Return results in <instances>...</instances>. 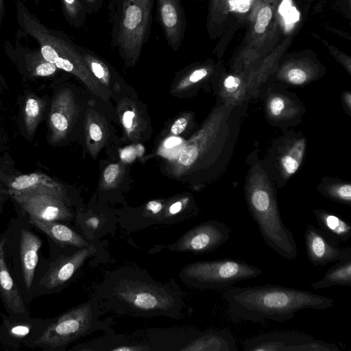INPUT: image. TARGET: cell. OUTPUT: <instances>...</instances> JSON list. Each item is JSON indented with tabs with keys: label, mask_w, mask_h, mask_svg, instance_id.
I'll return each instance as SVG.
<instances>
[{
	"label": "cell",
	"mask_w": 351,
	"mask_h": 351,
	"mask_svg": "<svg viewBox=\"0 0 351 351\" xmlns=\"http://www.w3.org/2000/svg\"><path fill=\"white\" fill-rule=\"evenodd\" d=\"M93 298L102 311L132 317L179 319L184 307L176 285L157 282L145 271L130 267L108 272Z\"/></svg>",
	"instance_id": "6da1fadb"
},
{
	"label": "cell",
	"mask_w": 351,
	"mask_h": 351,
	"mask_svg": "<svg viewBox=\"0 0 351 351\" xmlns=\"http://www.w3.org/2000/svg\"><path fill=\"white\" fill-rule=\"evenodd\" d=\"M222 297L232 315L253 322L263 320L282 322L293 319L301 310H324L334 305V300L330 298L274 285L230 287L222 293Z\"/></svg>",
	"instance_id": "7a4b0ae2"
},
{
	"label": "cell",
	"mask_w": 351,
	"mask_h": 351,
	"mask_svg": "<svg viewBox=\"0 0 351 351\" xmlns=\"http://www.w3.org/2000/svg\"><path fill=\"white\" fill-rule=\"evenodd\" d=\"M154 0H111V46L128 65L138 59L152 23Z\"/></svg>",
	"instance_id": "3957f363"
},
{
	"label": "cell",
	"mask_w": 351,
	"mask_h": 351,
	"mask_svg": "<svg viewBox=\"0 0 351 351\" xmlns=\"http://www.w3.org/2000/svg\"><path fill=\"white\" fill-rule=\"evenodd\" d=\"M16 12L20 28L37 41L39 51L46 60L84 82L94 80L83 60L80 46L64 34L43 25L29 11L22 0H16Z\"/></svg>",
	"instance_id": "277c9868"
},
{
	"label": "cell",
	"mask_w": 351,
	"mask_h": 351,
	"mask_svg": "<svg viewBox=\"0 0 351 351\" xmlns=\"http://www.w3.org/2000/svg\"><path fill=\"white\" fill-rule=\"evenodd\" d=\"M245 197L250 213L265 243L282 257L295 260V240L282 220L276 195L269 183L250 181Z\"/></svg>",
	"instance_id": "5b68a950"
},
{
	"label": "cell",
	"mask_w": 351,
	"mask_h": 351,
	"mask_svg": "<svg viewBox=\"0 0 351 351\" xmlns=\"http://www.w3.org/2000/svg\"><path fill=\"white\" fill-rule=\"evenodd\" d=\"M282 0H254L249 15V29L235 60L237 69H245L269 53L280 34L278 10Z\"/></svg>",
	"instance_id": "8992f818"
},
{
	"label": "cell",
	"mask_w": 351,
	"mask_h": 351,
	"mask_svg": "<svg viewBox=\"0 0 351 351\" xmlns=\"http://www.w3.org/2000/svg\"><path fill=\"white\" fill-rule=\"evenodd\" d=\"M103 311L93 298L60 316L34 341L51 349L61 348L99 330H107L110 322L100 319Z\"/></svg>",
	"instance_id": "52a82bcc"
},
{
	"label": "cell",
	"mask_w": 351,
	"mask_h": 351,
	"mask_svg": "<svg viewBox=\"0 0 351 351\" xmlns=\"http://www.w3.org/2000/svg\"><path fill=\"white\" fill-rule=\"evenodd\" d=\"M263 271L247 263L232 258L199 261L184 266L179 274L186 286L199 289H227L237 282L256 278Z\"/></svg>",
	"instance_id": "ba28073f"
},
{
	"label": "cell",
	"mask_w": 351,
	"mask_h": 351,
	"mask_svg": "<svg viewBox=\"0 0 351 351\" xmlns=\"http://www.w3.org/2000/svg\"><path fill=\"white\" fill-rule=\"evenodd\" d=\"M11 197L29 217L51 221H66L73 214L66 205L60 187L41 186Z\"/></svg>",
	"instance_id": "9c48e42d"
},
{
	"label": "cell",
	"mask_w": 351,
	"mask_h": 351,
	"mask_svg": "<svg viewBox=\"0 0 351 351\" xmlns=\"http://www.w3.org/2000/svg\"><path fill=\"white\" fill-rule=\"evenodd\" d=\"M245 351H340L335 343L297 331H276L246 339Z\"/></svg>",
	"instance_id": "30bf717a"
},
{
	"label": "cell",
	"mask_w": 351,
	"mask_h": 351,
	"mask_svg": "<svg viewBox=\"0 0 351 351\" xmlns=\"http://www.w3.org/2000/svg\"><path fill=\"white\" fill-rule=\"evenodd\" d=\"M230 232L226 223L211 219L190 229L167 248L173 252L195 254L209 253L226 243Z\"/></svg>",
	"instance_id": "8fae6325"
},
{
	"label": "cell",
	"mask_w": 351,
	"mask_h": 351,
	"mask_svg": "<svg viewBox=\"0 0 351 351\" xmlns=\"http://www.w3.org/2000/svg\"><path fill=\"white\" fill-rule=\"evenodd\" d=\"M304 242L308 260L313 266H324L351 258V247H341L339 242L310 223L306 226Z\"/></svg>",
	"instance_id": "7c38bea8"
},
{
	"label": "cell",
	"mask_w": 351,
	"mask_h": 351,
	"mask_svg": "<svg viewBox=\"0 0 351 351\" xmlns=\"http://www.w3.org/2000/svg\"><path fill=\"white\" fill-rule=\"evenodd\" d=\"M97 251L96 243L89 247L75 249L67 255H62L53 262L43 275L40 285L53 289L65 285L93 257Z\"/></svg>",
	"instance_id": "4fadbf2b"
},
{
	"label": "cell",
	"mask_w": 351,
	"mask_h": 351,
	"mask_svg": "<svg viewBox=\"0 0 351 351\" xmlns=\"http://www.w3.org/2000/svg\"><path fill=\"white\" fill-rule=\"evenodd\" d=\"M157 14L167 45L178 50L184 38L186 21L181 0H157Z\"/></svg>",
	"instance_id": "5bb4252c"
},
{
	"label": "cell",
	"mask_w": 351,
	"mask_h": 351,
	"mask_svg": "<svg viewBox=\"0 0 351 351\" xmlns=\"http://www.w3.org/2000/svg\"><path fill=\"white\" fill-rule=\"evenodd\" d=\"M180 351H236L237 341L227 329L192 331L187 343Z\"/></svg>",
	"instance_id": "9a60e30c"
},
{
	"label": "cell",
	"mask_w": 351,
	"mask_h": 351,
	"mask_svg": "<svg viewBox=\"0 0 351 351\" xmlns=\"http://www.w3.org/2000/svg\"><path fill=\"white\" fill-rule=\"evenodd\" d=\"M29 222L62 246L82 248L96 243L88 241L68 226L56 221H45L29 217Z\"/></svg>",
	"instance_id": "2e32d148"
},
{
	"label": "cell",
	"mask_w": 351,
	"mask_h": 351,
	"mask_svg": "<svg viewBox=\"0 0 351 351\" xmlns=\"http://www.w3.org/2000/svg\"><path fill=\"white\" fill-rule=\"evenodd\" d=\"M71 99L66 91L59 93L53 99L48 118L50 141L56 143L66 134L70 124Z\"/></svg>",
	"instance_id": "e0dca14e"
},
{
	"label": "cell",
	"mask_w": 351,
	"mask_h": 351,
	"mask_svg": "<svg viewBox=\"0 0 351 351\" xmlns=\"http://www.w3.org/2000/svg\"><path fill=\"white\" fill-rule=\"evenodd\" d=\"M42 241L32 232L22 229L20 237V256L23 276L27 289L32 286L38 263V252Z\"/></svg>",
	"instance_id": "ac0fdd59"
},
{
	"label": "cell",
	"mask_w": 351,
	"mask_h": 351,
	"mask_svg": "<svg viewBox=\"0 0 351 351\" xmlns=\"http://www.w3.org/2000/svg\"><path fill=\"white\" fill-rule=\"evenodd\" d=\"M5 239L0 240V292L6 305L15 313H25V308L8 269L4 253Z\"/></svg>",
	"instance_id": "d6986e66"
},
{
	"label": "cell",
	"mask_w": 351,
	"mask_h": 351,
	"mask_svg": "<svg viewBox=\"0 0 351 351\" xmlns=\"http://www.w3.org/2000/svg\"><path fill=\"white\" fill-rule=\"evenodd\" d=\"M320 228L328 237L337 242H346L351 237V226L342 217L323 209L313 210Z\"/></svg>",
	"instance_id": "ffe728a7"
},
{
	"label": "cell",
	"mask_w": 351,
	"mask_h": 351,
	"mask_svg": "<svg viewBox=\"0 0 351 351\" xmlns=\"http://www.w3.org/2000/svg\"><path fill=\"white\" fill-rule=\"evenodd\" d=\"M334 286L351 287V258L335 262L322 278L310 284V287L314 289Z\"/></svg>",
	"instance_id": "44dd1931"
},
{
	"label": "cell",
	"mask_w": 351,
	"mask_h": 351,
	"mask_svg": "<svg viewBox=\"0 0 351 351\" xmlns=\"http://www.w3.org/2000/svg\"><path fill=\"white\" fill-rule=\"evenodd\" d=\"M41 186L60 187V185L45 173H31L10 180L8 184V193L12 195Z\"/></svg>",
	"instance_id": "7402d4cb"
},
{
	"label": "cell",
	"mask_w": 351,
	"mask_h": 351,
	"mask_svg": "<svg viewBox=\"0 0 351 351\" xmlns=\"http://www.w3.org/2000/svg\"><path fill=\"white\" fill-rule=\"evenodd\" d=\"M229 12V0H210L206 27L210 38H213L220 33Z\"/></svg>",
	"instance_id": "603a6c76"
},
{
	"label": "cell",
	"mask_w": 351,
	"mask_h": 351,
	"mask_svg": "<svg viewBox=\"0 0 351 351\" xmlns=\"http://www.w3.org/2000/svg\"><path fill=\"white\" fill-rule=\"evenodd\" d=\"M312 64L306 60H298L287 62L280 70V77L289 83L302 85L313 75Z\"/></svg>",
	"instance_id": "cb8c5ba5"
},
{
	"label": "cell",
	"mask_w": 351,
	"mask_h": 351,
	"mask_svg": "<svg viewBox=\"0 0 351 351\" xmlns=\"http://www.w3.org/2000/svg\"><path fill=\"white\" fill-rule=\"evenodd\" d=\"M46 101L32 95L27 97L23 110L24 125L29 136H33L42 119Z\"/></svg>",
	"instance_id": "d4e9b609"
},
{
	"label": "cell",
	"mask_w": 351,
	"mask_h": 351,
	"mask_svg": "<svg viewBox=\"0 0 351 351\" xmlns=\"http://www.w3.org/2000/svg\"><path fill=\"white\" fill-rule=\"evenodd\" d=\"M24 58L27 70L33 77H49L59 69L55 64L46 60L40 51L25 53Z\"/></svg>",
	"instance_id": "484cf974"
},
{
	"label": "cell",
	"mask_w": 351,
	"mask_h": 351,
	"mask_svg": "<svg viewBox=\"0 0 351 351\" xmlns=\"http://www.w3.org/2000/svg\"><path fill=\"white\" fill-rule=\"evenodd\" d=\"M305 146L304 139L297 141L281 158L282 167L288 176L295 173L300 167L304 156Z\"/></svg>",
	"instance_id": "4316f807"
},
{
	"label": "cell",
	"mask_w": 351,
	"mask_h": 351,
	"mask_svg": "<svg viewBox=\"0 0 351 351\" xmlns=\"http://www.w3.org/2000/svg\"><path fill=\"white\" fill-rule=\"evenodd\" d=\"M63 12L66 21L77 28L86 23V12L81 0H61Z\"/></svg>",
	"instance_id": "83f0119b"
},
{
	"label": "cell",
	"mask_w": 351,
	"mask_h": 351,
	"mask_svg": "<svg viewBox=\"0 0 351 351\" xmlns=\"http://www.w3.org/2000/svg\"><path fill=\"white\" fill-rule=\"evenodd\" d=\"M325 195L339 202L350 206L351 204V185L350 184H341L323 189Z\"/></svg>",
	"instance_id": "f1b7e54d"
},
{
	"label": "cell",
	"mask_w": 351,
	"mask_h": 351,
	"mask_svg": "<svg viewBox=\"0 0 351 351\" xmlns=\"http://www.w3.org/2000/svg\"><path fill=\"white\" fill-rule=\"evenodd\" d=\"M198 156L199 151L195 145H187L180 152L179 160L184 166H190L194 163Z\"/></svg>",
	"instance_id": "f546056e"
},
{
	"label": "cell",
	"mask_w": 351,
	"mask_h": 351,
	"mask_svg": "<svg viewBox=\"0 0 351 351\" xmlns=\"http://www.w3.org/2000/svg\"><path fill=\"white\" fill-rule=\"evenodd\" d=\"M285 107V100L280 97H274L269 101V110L273 117H277L280 116L284 112Z\"/></svg>",
	"instance_id": "4dcf8cb0"
},
{
	"label": "cell",
	"mask_w": 351,
	"mask_h": 351,
	"mask_svg": "<svg viewBox=\"0 0 351 351\" xmlns=\"http://www.w3.org/2000/svg\"><path fill=\"white\" fill-rule=\"evenodd\" d=\"M327 47L329 49L330 53L335 57V58L341 62L342 64L344 65L348 69V71H350V58L346 54L343 52L339 51L337 49L332 46L331 45L327 43L326 41L321 40Z\"/></svg>",
	"instance_id": "1f68e13d"
},
{
	"label": "cell",
	"mask_w": 351,
	"mask_h": 351,
	"mask_svg": "<svg viewBox=\"0 0 351 351\" xmlns=\"http://www.w3.org/2000/svg\"><path fill=\"white\" fill-rule=\"evenodd\" d=\"M163 208V205L161 202L156 200H152L149 202L146 206V210L150 214L149 219L158 220V215L160 214ZM158 224V221H157Z\"/></svg>",
	"instance_id": "d6a6232c"
},
{
	"label": "cell",
	"mask_w": 351,
	"mask_h": 351,
	"mask_svg": "<svg viewBox=\"0 0 351 351\" xmlns=\"http://www.w3.org/2000/svg\"><path fill=\"white\" fill-rule=\"evenodd\" d=\"M241 84V79L239 76L228 75L223 81V86L228 92L236 91Z\"/></svg>",
	"instance_id": "836d02e7"
},
{
	"label": "cell",
	"mask_w": 351,
	"mask_h": 351,
	"mask_svg": "<svg viewBox=\"0 0 351 351\" xmlns=\"http://www.w3.org/2000/svg\"><path fill=\"white\" fill-rule=\"evenodd\" d=\"M86 14L97 12L102 7L104 0H81Z\"/></svg>",
	"instance_id": "e575fe53"
},
{
	"label": "cell",
	"mask_w": 351,
	"mask_h": 351,
	"mask_svg": "<svg viewBox=\"0 0 351 351\" xmlns=\"http://www.w3.org/2000/svg\"><path fill=\"white\" fill-rule=\"evenodd\" d=\"M119 172V165L117 164H112L108 166L104 172V178L107 183H112L118 176Z\"/></svg>",
	"instance_id": "d590c367"
},
{
	"label": "cell",
	"mask_w": 351,
	"mask_h": 351,
	"mask_svg": "<svg viewBox=\"0 0 351 351\" xmlns=\"http://www.w3.org/2000/svg\"><path fill=\"white\" fill-rule=\"evenodd\" d=\"M30 330V327L26 325H16L10 328V334L16 337H23L26 336Z\"/></svg>",
	"instance_id": "8d00e7d4"
},
{
	"label": "cell",
	"mask_w": 351,
	"mask_h": 351,
	"mask_svg": "<svg viewBox=\"0 0 351 351\" xmlns=\"http://www.w3.org/2000/svg\"><path fill=\"white\" fill-rule=\"evenodd\" d=\"M186 125L187 121L185 118H179L172 125L171 132L173 135H179L185 130Z\"/></svg>",
	"instance_id": "74e56055"
},
{
	"label": "cell",
	"mask_w": 351,
	"mask_h": 351,
	"mask_svg": "<svg viewBox=\"0 0 351 351\" xmlns=\"http://www.w3.org/2000/svg\"><path fill=\"white\" fill-rule=\"evenodd\" d=\"M90 136L95 141H99L101 139L102 132L99 126L96 123H92L89 127Z\"/></svg>",
	"instance_id": "f35d334b"
},
{
	"label": "cell",
	"mask_w": 351,
	"mask_h": 351,
	"mask_svg": "<svg viewBox=\"0 0 351 351\" xmlns=\"http://www.w3.org/2000/svg\"><path fill=\"white\" fill-rule=\"evenodd\" d=\"M135 156V150L132 147H128L121 152V158L127 162L134 160Z\"/></svg>",
	"instance_id": "ab89813d"
},
{
	"label": "cell",
	"mask_w": 351,
	"mask_h": 351,
	"mask_svg": "<svg viewBox=\"0 0 351 351\" xmlns=\"http://www.w3.org/2000/svg\"><path fill=\"white\" fill-rule=\"evenodd\" d=\"M134 117V114L132 111H126L123 114V124L124 126L129 129L132 127V120Z\"/></svg>",
	"instance_id": "60d3db41"
},
{
	"label": "cell",
	"mask_w": 351,
	"mask_h": 351,
	"mask_svg": "<svg viewBox=\"0 0 351 351\" xmlns=\"http://www.w3.org/2000/svg\"><path fill=\"white\" fill-rule=\"evenodd\" d=\"M180 138L176 137L170 138L165 143V146L167 148H171L180 144Z\"/></svg>",
	"instance_id": "b9f144b4"
},
{
	"label": "cell",
	"mask_w": 351,
	"mask_h": 351,
	"mask_svg": "<svg viewBox=\"0 0 351 351\" xmlns=\"http://www.w3.org/2000/svg\"><path fill=\"white\" fill-rule=\"evenodd\" d=\"M4 10V0H0V26Z\"/></svg>",
	"instance_id": "7bdbcfd3"
},
{
	"label": "cell",
	"mask_w": 351,
	"mask_h": 351,
	"mask_svg": "<svg viewBox=\"0 0 351 351\" xmlns=\"http://www.w3.org/2000/svg\"><path fill=\"white\" fill-rule=\"evenodd\" d=\"M345 98H346V101L348 103V106L350 108V101H351L350 94L349 93H346Z\"/></svg>",
	"instance_id": "ee69618b"
},
{
	"label": "cell",
	"mask_w": 351,
	"mask_h": 351,
	"mask_svg": "<svg viewBox=\"0 0 351 351\" xmlns=\"http://www.w3.org/2000/svg\"><path fill=\"white\" fill-rule=\"evenodd\" d=\"M34 3L38 5L40 2V0H34Z\"/></svg>",
	"instance_id": "f6af8a7d"
},
{
	"label": "cell",
	"mask_w": 351,
	"mask_h": 351,
	"mask_svg": "<svg viewBox=\"0 0 351 351\" xmlns=\"http://www.w3.org/2000/svg\"><path fill=\"white\" fill-rule=\"evenodd\" d=\"M104 1H106V0H104Z\"/></svg>",
	"instance_id": "bcb514c9"
}]
</instances>
